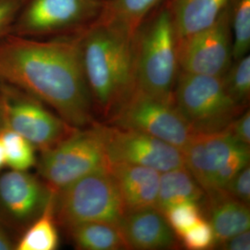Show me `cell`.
Masks as SVG:
<instances>
[{
  "instance_id": "obj_1",
  "label": "cell",
  "mask_w": 250,
  "mask_h": 250,
  "mask_svg": "<svg viewBox=\"0 0 250 250\" xmlns=\"http://www.w3.org/2000/svg\"><path fill=\"white\" fill-rule=\"evenodd\" d=\"M79 34L49 40L12 34L4 37L0 81L52 107L72 126L85 128L95 122V108L81 60Z\"/></svg>"
},
{
  "instance_id": "obj_2",
  "label": "cell",
  "mask_w": 250,
  "mask_h": 250,
  "mask_svg": "<svg viewBox=\"0 0 250 250\" xmlns=\"http://www.w3.org/2000/svg\"><path fill=\"white\" fill-rule=\"evenodd\" d=\"M134 36L98 21L79 34L81 60L95 112L105 119L134 90Z\"/></svg>"
},
{
  "instance_id": "obj_3",
  "label": "cell",
  "mask_w": 250,
  "mask_h": 250,
  "mask_svg": "<svg viewBox=\"0 0 250 250\" xmlns=\"http://www.w3.org/2000/svg\"><path fill=\"white\" fill-rule=\"evenodd\" d=\"M178 72L177 36L167 4L134 36V90L173 101Z\"/></svg>"
},
{
  "instance_id": "obj_4",
  "label": "cell",
  "mask_w": 250,
  "mask_h": 250,
  "mask_svg": "<svg viewBox=\"0 0 250 250\" xmlns=\"http://www.w3.org/2000/svg\"><path fill=\"white\" fill-rule=\"evenodd\" d=\"M54 213L66 230L89 222L119 224L125 208L116 181L103 167L55 192Z\"/></svg>"
},
{
  "instance_id": "obj_5",
  "label": "cell",
  "mask_w": 250,
  "mask_h": 250,
  "mask_svg": "<svg viewBox=\"0 0 250 250\" xmlns=\"http://www.w3.org/2000/svg\"><path fill=\"white\" fill-rule=\"evenodd\" d=\"M173 105L194 134L224 131L246 108L229 97L223 77L181 71L173 90Z\"/></svg>"
},
{
  "instance_id": "obj_6",
  "label": "cell",
  "mask_w": 250,
  "mask_h": 250,
  "mask_svg": "<svg viewBox=\"0 0 250 250\" xmlns=\"http://www.w3.org/2000/svg\"><path fill=\"white\" fill-rule=\"evenodd\" d=\"M105 0H26L11 34L30 38L72 36L96 22Z\"/></svg>"
},
{
  "instance_id": "obj_7",
  "label": "cell",
  "mask_w": 250,
  "mask_h": 250,
  "mask_svg": "<svg viewBox=\"0 0 250 250\" xmlns=\"http://www.w3.org/2000/svg\"><path fill=\"white\" fill-rule=\"evenodd\" d=\"M0 108L4 126L23 136L41 152L56 146L79 129L52 113L40 100L3 82Z\"/></svg>"
},
{
  "instance_id": "obj_8",
  "label": "cell",
  "mask_w": 250,
  "mask_h": 250,
  "mask_svg": "<svg viewBox=\"0 0 250 250\" xmlns=\"http://www.w3.org/2000/svg\"><path fill=\"white\" fill-rule=\"evenodd\" d=\"M41 153L37 162L38 172L55 192L107 166L102 144L92 125L79 128L62 142Z\"/></svg>"
},
{
  "instance_id": "obj_9",
  "label": "cell",
  "mask_w": 250,
  "mask_h": 250,
  "mask_svg": "<svg viewBox=\"0 0 250 250\" xmlns=\"http://www.w3.org/2000/svg\"><path fill=\"white\" fill-rule=\"evenodd\" d=\"M107 125L149 134L181 151L194 134L173 101L157 99L137 90L107 119Z\"/></svg>"
},
{
  "instance_id": "obj_10",
  "label": "cell",
  "mask_w": 250,
  "mask_h": 250,
  "mask_svg": "<svg viewBox=\"0 0 250 250\" xmlns=\"http://www.w3.org/2000/svg\"><path fill=\"white\" fill-rule=\"evenodd\" d=\"M107 163H127L148 167L160 172L185 166L183 152L178 147L131 129L94 122Z\"/></svg>"
},
{
  "instance_id": "obj_11",
  "label": "cell",
  "mask_w": 250,
  "mask_h": 250,
  "mask_svg": "<svg viewBox=\"0 0 250 250\" xmlns=\"http://www.w3.org/2000/svg\"><path fill=\"white\" fill-rule=\"evenodd\" d=\"M177 58L181 72L224 76L233 61L229 5L211 25L177 40Z\"/></svg>"
},
{
  "instance_id": "obj_12",
  "label": "cell",
  "mask_w": 250,
  "mask_h": 250,
  "mask_svg": "<svg viewBox=\"0 0 250 250\" xmlns=\"http://www.w3.org/2000/svg\"><path fill=\"white\" fill-rule=\"evenodd\" d=\"M54 191L28 170L0 174V224L21 231L42 213Z\"/></svg>"
},
{
  "instance_id": "obj_13",
  "label": "cell",
  "mask_w": 250,
  "mask_h": 250,
  "mask_svg": "<svg viewBox=\"0 0 250 250\" xmlns=\"http://www.w3.org/2000/svg\"><path fill=\"white\" fill-rule=\"evenodd\" d=\"M250 146L237 141L228 131L194 134L182 149L185 166L207 192L217 172L232 157Z\"/></svg>"
},
{
  "instance_id": "obj_14",
  "label": "cell",
  "mask_w": 250,
  "mask_h": 250,
  "mask_svg": "<svg viewBox=\"0 0 250 250\" xmlns=\"http://www.w3.org/2000/svg\"><path fill=\"white\" fill-rule=\"evenodd\" d=\"M119 226L128 250H169L177 247V235L158 208L125 213Z\"/></svg>"
},
{
  "instance_id": "obj_15",
  "label": "cell",
  "mask_w": 250,
  "mask_h": 250,
  "mask_svg": "<svg viewBox=\"0 0 250 250\" xmlns=\"http://www.w3.org/2000/svg\"><path fill=\"white\" fill-rule=\"evenodd\" d=\"M107 167L116 181L125 213L157 208L160 171L127 163H107Z\"/></svg>"
},
{
  "instance_id": "obj_16",
  "label": "cell",
  "mask_w": 250,
  "mask_h": 250,
  "mask_svg": "<svg viewBox=\"0 0 250 250\" xmlns=\"http://www.w3.org/2000/svg\"><path fill=\"white\" fill-rule=\"evenodd\" d=\"M200 203L202 215L213 230L215 247L250 230V205L232 197L226 190L206 192Z\"/></svg>"
},
{
  "instance_id": "obj_17",
  "label": "cell",
  "mask_w": 250,
  "mask_h": 250,
  "mask_svg": "<svg viewBox=\"0 0 250 250\" xmlns=\"http://www.w3.org/2000/svg\"><path fill=\"white\" fill-rule=\"evenodd\" d=\"M230 0H170V8L177 40L211 25Z\"/></svg>"
},
{
  "instance_id": "obj_18",
  "label": "cell",
  "mask_w": 250,
  "mask_h": 250,
  "mask_svg": "<svg viewBox=\"0 0 250 250\" xmlns=\"http://www.w3.org/2000/svg\"><path fill=\"white\" fill-rule=\"evenodd\" d=\"M205 194L186 166L167 170L161 172L157 208L163 213L171 206L183 202L200 203Z\"/></svg>"
},
{
  "instance_id": "obj_19",
  "label": "cell",
  "mask_w": 250,
  "mask_h": 250,
  "mask_svg": "<svg viewBox=\"0 0 250 250\" xmlns=\"http://www.w3.org/2000/svg\"><path fill=\"white\" fill-rule=\"evenodd\" d=\"M164 0H105L98 21L135 36L148 15Z\"/></svg>"
},
{
  "instance_id": "obj_20",
  "label": "cell",
  "mask_w": 250,
  "mask_h": 250,
  "mask_svg": "<svg viewBox=\"0 0 250 250\" xmlns=\"http://www.w3.org/2000/svg\"><path fill=\"white\" fill-rule=\"evenodd\" d=\"M78 250H127L119 224L107 222H89L67 229Z\"/></svg>"
},
{
  "instance_id": "obj_21",
  "label": "cell",
  "mask_w": 250,
  "mask_h": 250,
  "mask_svg": "<svg viewBox=\"0 0 250 250\" xmlns=\"http://www.w3.org/2000/svg\"><path fill=\"white\" fill-rule=\"evenodd\" d=\"M53 195L42 213L21 232L15 244L16 250H55L59 247V231L54 213Z\"/></svg>"
},
{
  "instance_id": "obj_22",
  "label": "cell",
  "mask_w": 250,
  "mask_h": 250,
  "mask_svg": "<svg viewBox=\"0 0 250 250\" xmlns=\"http://www.w3.org/2000/svg\"><path fill=\"white\" fill-rule=\"evenodd\" d=\"M6 166L16 170H28L36 164V147L21 134L3 126L0 130Z\"/></svg>"
},
{
  "instance_id": "obj_23",
  "label": "cell",
  "mask_w": 250,
  "mask_h": 250,
  "mask_svg": "<svg viewBox=\"0 0 250 250\" xmlns=\"http://www.w3.org/2000/svg\"><path fill=\"white\" fill-rule=\"evenodd\" d=\"M229 17L232 36V60L248 55L250 48V0H230Z\"/></svg>"
},
{
  "instance_id": "obj_24",
  "label": "cell",
  "mask_w": 250,
  "mask_h": 250,
  "mask_svg": "<svg viewBox=\"0 0 250 250\" xmlns=\"http://www.w3.org/2000/svg\"><path fill=\"white\" fill-rule=\"evenodd\" d=\"M224 87L229 97L238 105L246 107L250 95V57L232 61L230 68L223 76Z\"/></svg>"
},
{
  "instance_id": "obj_25",
  "label": "cell",
  "mask_w": 250,
  "mask_h": 250,
  "mask_svg": "<svg viewBox=\"0 0 250 250\" xmlns=\"http://www.w3.org/2000/svg\"><path fill=\"white\" fill-rule=\"evenodd\" d=\"M163 215L178 238L198 220L203 218L200 203L192 201L171 206L163 212Z\"/></svg>"
},
{
  "instance_id": "obj_26",
  "label": "cell",
  "mask_w": 250,
  "mask_h": 250,
  "mask_svg": "<svg viewBox=\"0 0 250 250\" xmlns=\"http://www.w3.org/2000/svg\"><path fill=\"white\" fill-rule=\"evenodd\" d=\"M180 238L188 250H209L215 247L213 230L204 217L198 220Z\"/></svg>"
},
{
  "instance_id": "obj_27",
  "label": "cell",
  "mask_w": 250,
  "mask_h": 250,
  "mask_svg": "<svg viewBox=\"0 0 250 250\" xmlns=\"http://www.w3.org/2000/svg\"><path fill=\"white\" fill-rule=\"evenodd\" d=\"M25 2L26 0H0V40L11 34Z\"/></svg>"
},
{
  "instance_id": "obj_28",
  "label": "cell",
  "mask_w": 250,
  "mask_h": 250,
  "mask_svg": "<svg viewBox=\"0 0 250 250\" xmlns=\"http://www.w3.org/2000/svg\"><path fill=\"white\" fill-rule=\"evenodd\" d=\"M232 197L250 205V164L242 169L230 184L224 189Z\"/></svg>"
},
{
  "instance_id": "obj_29",
  "label": "cell",
  "mask_w": 250,
  "mask_h": 250,
  "mask_svg": "<svg viewBox=\"0 0 250 250\" xmlns=\"http://www.w3.org/2000/svg\"><path fill=\"white\" fill-rule=\"evenodd\" d=\"M240 143L250 145V113L246 110L236 117L229 126L225 129Z\"/></svg>"
},
{
  "instance_id": "obj_30",
  "label": "cell",
  "mask_w": 250,
  "mask_h": 250,
  "mask_svg": "<svg viewBox=\"0 0 250 250\" xmlns=\"http://www.w3.org/2000/svg\"><path fill=\"white\" fill-rule=\"evenodd\" d=\"M220 247L228 250H250V230L240 232L229 240L224 242Z\"/></svg>"
},
{
  "instance_id": "obj_31",
  "label": "cell",
  "mask_w": 250,
  "mask_h": 250,
  "mask_svg": "<svg viewBox=\"0 0 250 250\" xmlns=\"http://www.w3.org/2000/svg\"><path fill=\"white\" fill-rule=\"evenodd\" d=\"M15 244L8 232V228L0 224V250H15Z\"/></svg>"
},
{
  "instance_id": "obj_32",
  "label": "cell",
  "mask_w": 250,
  "mask_h": 250,
  "mask_svg": "<svg viewBox=\"0 0 250 250\" xmlns=\"http://www.w3.org/2000/svg\"><path fill=\"white\" fill-rule=\"evenodd\" d=\"M6 166V158H5V152H4V147L3 144L0 138V170L3 169V167Z\"/></svg>"
},
{
  "instance_id": "obj_33",
  "label": "cell",
  "mask_w": 250,
  "mask_h": 250,
  "mask_svg": "<svg viewBox=\"0 0 250 250\" xmlns=\"http://www.w3.org/2000/svg\"><path fill=\"white\" fill-rule=\"evenodd\" d=\"M4 124H3V118H2V112H1V108H0V130L3 128Z\"/></svg>"
},
{
  "instance_id": "obj_34",
  "label": "cell",
  "mask_w": 250,
  "mask_h": 250,
  "mask_svg": "<svg viewBox=\"0 0 250 250\" xmlns=\"http://www.w3.org/2000/svg\"><path fill=\"white\" fill-rule=\"evenodd\" d=\"M0 84H1V82H0Z\"/></svg>"
}]
</instances>
